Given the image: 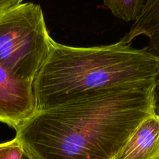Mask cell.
<instances>
[{
  "label": "cell",
  "instance_id": "6da1fadb",
  "mask_svg": "<svg viewBox=\"0 0 159 159\" xmlns=\"http://www.w3.org/2000/svg\"><path fill=\"white\" fill-rule=\"evenodd\" d=\"M155 89H110L37 111L16 130V138L33 159H113L156 113Z\"/></svg>",
  "mask_w": 159,
  "mask_h": 159
},
{
  "label": "cell",
  "instance_id": "7a4b0ae2",
  "mask_svg": "<svg viewBox=\"0 0 159 159\" xmlns=\"http://www.w3.org/2000/svg\"><path fill=\"white\" fill-rule=\"evenodd\" d=\"M159 59L147 48L119 40L102 46L71 47L51 42L34 81L37 110H48L95 92L156 85Z\"/></svg>",
  "mask_w": 159,
  "mask_h": 159
},
{
  "label": "cell",
  "instance_id": "3957f363",
  "mask_svg": "<svg viewBox=\"0 0 159 159\" xmlns=\"http://www.w3.org/2000/svg\"><path fill=\"white\" fill-rule=\"evenodd\" d=\"M51 40L38 4L22 3L0 12V64L18 79L34 82Z\"/></svg>",
  "mask_w": 159,
  "mask_h": 159
},
{
  "label": "cell",
  "instance_id": "277c9868",
  "mask_svg": "<svg viewBox=\"0 0 159 159\" xmlns=\"http://www.w3.org/2000/svg\"><path fill=\"white\" fill-rule=\"evenodd\" d=\"M37 111L34 82L18 79L0 64V122L16 130Z\"/></svg>",
  "mask_w": 159,
  "mask_h": 159
},
{
  "label": "cell",
  "instance_id": "5b68a950",
  "mask_svg": "<svg viewBox=\"0 0 159 159\" xmlns=\"http://www.w3.org/2000/svg\"><path fill=\"white\" fill-rule=\"evenodd\" d=\"M113 159H159V115L146 118Z\"/></svg>",
  "mask_w": 159,
  "mask_h": 159
},
{
  "label": "cell",
  "instance_id": "8992f818",
  "mask_svg": "<svg viewBox=\"0 0 159 159\" xmlns=\"http://www.w3.org/2000/svg\"><path fill=\"white\" fill-rule=\"evenodd\" d=\"M140 35L148 37L147 48L159 59V0H147L138 18L120 40L131 44L133 39ZM155 112L159 115V78L155 89Z\"/></svg>",
  "mask_w": 159,
  "mask_h": 159
},
{
  "label": "cell",
  "instance_id": "52a82bcc",
  "mask_svg": "<svg viewBox=\"0 0 159 159\" xmlns=\"http://www.w3.org/2000/svg\"><path fill=\"white\" fill-rule=\"evenodd\" d=\"M115 16L124 21H135L140 16L147 0H103Z\"/></svg>",
  "mask_w": 159,
  "mask_h": 159
},
{
  "label": "cell",
  "instance_id": "ba28073f",
  "mask_svg": "<svg viewBox=\"0 0 159 159\" xmlns=\"http://www.w3.org/2000/svg\"><path fill=\"white\" fill-rule=\"evenodd\" d=\"M23 149L17 138L0 144V159H22Z\"/></svg>",
  "mask_w": 159,
  "mask_h": 159
},
{
  "label": "cell",
  "instance_id": "9c48e42d",
  "mask_svg": "<svg viewBox=\"0 0 159 159\" xmlns=\"http://www.w3.org/2000/svg\"><path fill=\"white\" fill-rule=\"evenodd\" d=\"M23 0H0V12L22 4Z\"/></svg>",
  "mask_w": 159,
  "mask_h": 159
},
{
  "label": "cell",
  "instance_id": "30bf717a",
  "mask_svg": "<svg viewBox=\"0 0 159 159\" xmlns=\"http://www.w3.org/2000/svg\"><path fill=\"white\" fill-rule=\"evenodd\" d=\"M22 159H33L32 158H31V157H30L29 155H27V154L26 153H23V157H22Z\"/></svg>",
  "mask_w": 159,
  "mask_h": 159
}]
</instances>
